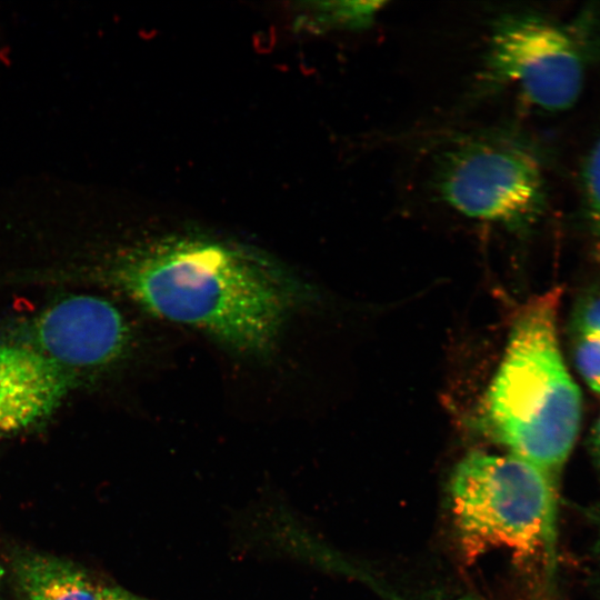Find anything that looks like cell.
I'll list each match as a JSON object with an SVG mask.
<instances>
[{
  "label": "cell",
  "mask_w": 600,
  "mask_h": 600,
  "mask_svg": "<svg viewBox=\"0 0 600 600\" xmlns=\"http://www.w3.org/2000/svg\"><path fill=\"white\" fill-rule=\"evenodd\" d=\"M104 276L150 314L248 356L276 347L298 297L293 281L264 256L203 234L137 241L110 259Z\"/></svg>",
  "instance_id": "cell-1"
},
{
  "label": "cell",
  "mask_w": 600,
  "mask_h": 600,
  "mask_svg": "<svg viewBox=\"0 0 600 600\" xmlns=\"http://www.w3.org/2000/svg\"><path fill=\"white\" fill-rule=\"evenodd\" d=\"M561 289L534 297L518 313L484 400L490 436L539 468L558 488L581 422V394L561 353Z\"/></svg>",
  "instance_id": "cell-2"
},
{
  "label": "cell",
  "mask_w": 600,
  "mask_h": 600,
  "mask_svg": "<svg viewBox=\"0 0 600 600\" xmlns=\"http://www.w3.org/2000/svg\"><path fill=\"white\" fill-rule=\"evenodd\" d=\"M454 528L469 559L507 549L543 551L554 563L558 488L536 466L511 453L471 452L450 481Z\"/></svg>",
  "instance_id": "cell-3"
},
{
  "label": "cell",
  "mask_w": 600,
  "mask_h": 600,
  "mask_svg": "<svg viewBox=\"0 0 600 600\" xmlns=\"http://www.w3.org/2000/svg\"><path fill=\"white\" fill-rule=\"evenodd\" d=\"M431 183L438 198L472 219L519 228L544 207V181L537 158L512 140L463 136L436 156Z\"/></svg>",
  "instance_id": "cell-4"
},
{
  "label": "cell",
  "mask_w": 600,
  "mask_h": 600,
  "mask_svg": "<svg viewBox=\"0 0 600 600\" xmlns=\"http://www.w3.org/2000/svg\"><path fill=\"white\" fill-rule=\"evenodd\" d=\"M487 84H516L547 111H563L578 100L584 78L581 50L564 28L527 12L506 13L491 27L483 62Z\"/></svg>",
  "instance_id": "cell-5"
},
{
  "label": "cell",
  "mask_w": 600,
  "mask_h": 600,
  "mask_svg": "<svg viewBox=\"0 0 600 600\" xmlns=\"http://www.w3.org/2000/svg\"><path fill=\"white\" fill-rule=\"evenodd\" d=\"M131 329L120 310L96 296H72L42 312L33 328L41 354L78 381L118 362L128 351Z\"/></svg>",
  "instance_id": "cell-6"
},
{
  "label": "cell",
  "mask_w": 600,
  "mask_h": 600,
  "mask_svg": "<svg viewBox=\"0 0 600 600\" xmlns=\"http://www.w3.org/2000/svg\"><path fill=\"white\" fill-rule=\"evenodd\" d=\"M74 383L31 344L0 346V436L48 417Z\"/></svg>",
  "instance_id": "cell-7"
},
{
  "label": "cell",
  "mask_w": 600,
  "mask_h": 600,
  "mask_svg": "<svg viewBox=\"0 0 600 600\" xmlns=\"http://www.w3.org/2000/svg\"><path fill=\"white\" fill-rule=\"evenodd\" d=\"M14 574L23 600H97L86 573L54 557L26 556L17 561Z\"/></svg>",
  "instance_id": "cell-8"
},
{
  "label": "cell",
  "mask_w": 600,
  "mask_h": 600,
  "mask_svg": "<svg viewBox=\"0 0 600 600\" xmlns=\"http://www.w3.org/2000/svg\"><path fill=\"white\" fill-rule=\"evenodd\" d=\"M383 1L314 2L304 9L303 24L317 29L360 30L373 23Z\"/></svg>",
  "instance_id": "cell-9"
},
{
  "label": "cell",
  "mask_w": 600,
  "mask_h": 600,
  "mask_svg": "<svg viewBox=\"0 0 600 600\" xmlns=\"http://www.w3.org/2000/svg\"><path fill=\"white\" fill-rule=\"evenodd\" d=\"M581 179L588 221L600 238V138L587 156Z\"/></svg>",
  "instance_id": "cell-10"
},
{
  "label": "cell",
  "mask_w": 600,
  "mask_h": 600,
  "mask_svg": "<svg viewBox=\"0 0 600 600\" xmlns=\"http://www.w3.org/2000/svg\"><path fill=\"white\" fill-rule=\"evenodd\" d=\"M574 359L583 380L600 393V332L576 333Z\"/></svg>",
  "instance_id": "cell-11"
},
{
  "label": "cell",
  "mask_w": 600,
  "mask_h": 600,
  "mask_svg": "<svg viewBox=\"0 0 600 600\" xmlns=\"http://www.w3.org/2000/svg\"><path fill=\"white\" fill-rule=\"evenodd\" d=\"M574 332H600V290L584 294L578 302L572 319Z\"/></svg>",
  "instance_id": "cell-12"
},
{
  "label": "cell",
  "mask_w": 600,
  "mask_h": 600,
  "mask_svg": "<svg viewBox=\"0 0 600 600\" xmlns=\"http://www.w3.org/2000/svg\"><path fill=\"white\" fill-rule=\"evenodd\" d=\"M97 600H147L119 587L97 588Z\"/></svg>",
  "instance_id": "cell-13"
},
{
  "label": "cell",
  "mask_w": 600,
  "mask_h": 600,
  "mask_svg": "<svg viewBox=\"0 0 600 600\" xmlns=\"http://www.w3.org/2000/svg\"><path fill=\"white\" fill-rule=\"evenodd\" d=\"M589 448L591 456L600 470V417L594 422L590 437H589Z\"/></svg>",
  "instance_id": "cell-14"
},
{
  "label": "cell",
  "mask_w": 600,
  "mask_h": 600,
  "mask_svg": "<svg viewBox=\"0 0 600 600\" xmlns=\"http://www.w3.org/2000/svg\"><path fill=\"white\" fill-rule=\"evenodd\" d=\"M2 576H3V569L0 567V580H1Z\"/></svg>",
  "instance_id": "cell-15"
}]
</instances>
